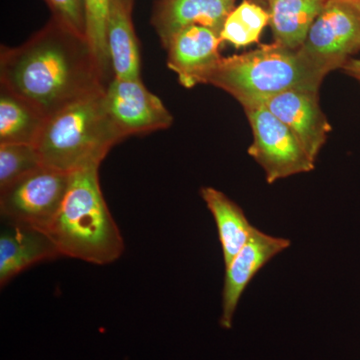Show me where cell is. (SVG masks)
I'll return each mask as SVG.
<instances>
[{
	"label": "cell",
	"instance_id": "20",
	"mask_svg": "<svg viewBox=\"0 0 360 360\" xmlns=\"http://www.w3.org/2000/svg\"><path fill=\"white\" fill-rule=\"evenodd\" d=\"M44 167L33 144H0V189Z\"/></svg>",
	"mask_w": 360,
	"mask_h": 360
},
{
	"label": "cell",
	"instance_id": "16",
	"mask_svg": "<svg viewBox=\"0 0 360 360\" xmlns=\"http://www.w3.org/2000/svg\"><path fill=\"white\" fill-rule=\"evenodd\" d=\"M274 41L290 49L302 46L328 0H267Z\"/></svg>",
	"mask_w": 360,
	"mask_h": 360
},
{
	"label": "cell",
	"instance_id": "21",
	"mask_svg": "<svg viewBox=\"0 0 360 360\" xmlns=\"http://www.w3.org/2000/svg\"><path fill=\"white\" fill-rule=\"evenodd\" d=\"M51 9L54 20L86 37L84 0H44Z\"/></svg>",
	"mask_w": 360,
	"mask_h": 360
},
{
	"label": "cell",
	"instance_id": "19",
	"mask_svg": "<svg viewBox=\"0 0 360 360\" xmlns=\"http://www.w3.org/2000/svg\"><path fill=\"white\" fill-rule=\"evenodd\" d=\"M84 2L86 39L92 51L96 53L104 73L111 80L115 75L106 45V22L111 0H84Z\"/></svg>",
	"mask_w": 360,
	"mask_h": 360
},
{
	"label": "cell",
	"instance_id": "13",
	"mask_svg": "<svg viewBox=\"0 0 360 360\" xmlns=\"http://www.w3.org/2000/svg\"><path fill=\"white\" fill-rule=\"evenodd\" d=\"M61 257L51 236L32 227L6 224L0 236V284L40 262Z\"/></svg>",
	"mask_w": 360,
	"mask_h": 360
},
{
	"label": "cell",
	"instance_id": "5",
	"mask_svg": "<svg viewBox=\"0 0 360 360\" xmlns=\"http://www.w3.org/2000/svg\"><path fill=\"white\" fill-rule=\"evenodd\" d=\"M71 174L41 167L0 189V212L6 224L44 232L60 210Z\"/></svg>",
	"mask_w": 360,
	"mask_h": 360
},
{
	"label": "cell",
	"instance_id": "17",
	"mask_svg": "<svg viewBox=\"0 0 360 360\" xmlns=\"http://www.w3.org/2000/svg\"><path fill=\"white\" fill-rule=\"evenodd\" d=\"M46 117L32 104L6 89L0 92V144H33Z\"/></svg>",
	"mask_w": 360,
	"mask_h": 360
},
{
	"label": "cell",
	"instance_id": "10",
	"mask_svg": "<svg viewBox=\"0 0 360 360\" xmlns=\"http://www.w3.org/2000/svg\"><path fill=\"white\" fill-rule=\"evenodd\" d=\"M262 103L290 127L309 155L316 160L331 131L330 123L319 104V91L288 90Z\"/></svg>",
	"mask_w": 360,
	"mask_h": 360
},
{
	"label": "cell",
	"instance_id": "4",
	"mask_svg": "<svg viewBox=\"0 0 360 360\" xmlns=\"http://www.w3.org/2000/svg\"><path fill=\"white\" fill-rule=\"evenodd\" d=\"M324 77L298 49L274 41L243 54L221 58L206 73L201 84L224 90L245 106L262 103L288 90L319 91Z\"/></svg>",
	"mask_w": 360,
	"mask_h": 360
},
{
	"label": "cell",
	"instance_id": "9",
	"mask_svg": "<svg viewBox=\"0 0 360 360\" xmlns=\"http://www.w3.org/2000/svg\"><path fill=\"white\" fill-rule=\"evenodd\" d=\"M290 239L276 238L255 227L252 236L231 264L225 267L219 324L231 329L239 300L250 281L272 258L288 250Z\"/></svg>",
	"mask_w": 360,
	"mask_h": 360
},
{
	"label": "cell",
	"instance_id": "15",
	"mask_svg": "<svg viewBox=\"0 0 360 360\" xmlns=\"http://www.w3.org/2000/svg\"><path fill=\"white\" fill-rule=\"evenodd\" d=\"M200 195L217 224L224 266L243 250L255 227L251 225L243 208L213 187H202Z\"/></svg>",
	"mask_w": 360,
	"mask_h": 360
},
{
	"label": "cell",
	"instance_id": "14",
	"mask_svg": "<svg viewBox=\"0 0 360 360\" xmlns=\"http://www.w3.org/2000/svg\"><path fill=\"white\" fill-rule=\"evenodd\" d=\"M134 0H111L106 22V45L113 75L118 79H139L141 59L132 11Z\"/></svg>",
	"mask_w": 360,
	"mask_h": 360
},
{
	"label": "cell",
	"instance_id": "23",
	"mask_svg": "<svg viewBox=\"0 0 360 360\" xmlns=\"http://www.w3.org/2000/svg\"><path fill=\"white\" fill-rule=\"evenodd\" d=\"M345 1H347L354 9L360 20V0H345Z\"/></svg>",
	"mask_w": 360,
	"mask_h": 360
},
{
	"label": "cell",
	"instance_id": "12",
	"mask_svg": "<svg viewBox=\"0 0 360 360\" xmlns=\"http://www.w3.org/2000/svg\"><path fill=\"white\" fill-rule=\"evenodd\" d=\"M236 0H158L151 23L167 49L172 37L188 26L200 25L221 32Z\"/></svg>",
	"mask_w": 360,
	"mask_h": 360
},
{
	"label": "cell",
	"instance_id": "2",
	"mask_svg": "<svg viewBox=\"0 0 360 360\" xmlns=\"http://www.w3.org/2000/svg\"><path fill=\"white\" fill-rule=\"evenodd\" d=\"M99 167L71 174L65 200L47 233L61 257L106 265L122 257L124 241L104 200Z\"/></svg>",
	"mask_w": 360,
	"mask_h": 360
},
{
	"label": "cell",
	"instance_id": "7",
	"mask_svg": "<svg viewBox=\"0 0 360 360\" xmlns=\"http://www.w3.org/2000/svg\"><path fill=\"white\" fill-rule=\"evenodd\" d=\"M360 51V20L345 0H328L298 51L326 77Z\"/></svg>",
	"mask_w": 360,
	"mask_h": 360
},
{
	"label": "cell",
	"instance_id": "6",
	"mask_svg": "<svg viewBox=\"0 0 360 360\" xmlns=\"http://www.w3.org/2000/svg\"><path fill=\"white\" fill-rule=\"evenodd\" d=\"M243 110L253 135L248 155L264 168L267 184L314 169L315 160L302 142L264 103L248 104Z\"/></svg>",
	"mask_w": 360,
	"mask_h": 360
},
{
	"label": "cell",
	"instance_id": "8",
	"mask_svg": "<svg viewBox=\"0 0 360 360\" xmlns=\"http://www.w3.org/2000/svg\"><path fill=\"white\" fill-rule=\"evenodd\" d=\"M106 110L123 136L150 134L172 127L174 116L160 97L139 79L113 77L104 94Z\"/></svg>",
	"mask_w": 360,
	"mask_h": 360
},
{
	"label": "cell",
	"instance_id": "18",
	"mask_svg": "<svg viewBox=\"0 0 360 360\" xmlns=\"http://www.w3.org/2000/svg\"><path fill=\"white\" fill-rule=\"evenodd\" d=\"M269 21V11L250 0H243L225 20L220 39L238 49L257 44Z\"/></svg>",
	"mask_w": 360,
	"mask_h": 360
},
{
	"label": "cell",
	"instance_id": "3",
	"mask_svg": "<svg viewBox=\"0 0 360 360\" xmlns=\"http://www.w3.org/2000/svg\"><path fill=\"white\" fill-rule=\"evenodd\" d=\"M104 94L84 97L46 118L34 143L44 167L68 174L101 167L125 139L108 115Z\"/></svg>",
	"mask_w": 360,
	"mask_h": 360
},
{
	"label": "cell",
	"instance_id": "11",
	"mask_svg": "<svg viewBox=\"0 0 360 360\" xmlns=\"http://www.w3.org/2000/svg\"><path fill=\"white\" fill-rule=\"evenodd\" d=\"M219 33L205 26L193 25L180 30L168 44L167 66L176 73L180 84L193 89L201 84L206 73L222 56Z\"/></svg>",
	"mask_w": 360,
	"mask_h": 360
},
{
	"label": "cell",
	"instance_id": "22",
	"mask_svg": "<svg viewBox=\"0 0 360 360\" xmlns=\"http://www.w3.org/2000/svg\"><path fill=\"white\" fill-rule=\"evenodd\" d=\"M342 70L360 84V58L349 59L347 65L343 66Z\"/></svg>",
	"mask_w": 360,
	"mask_h": 360
},
{
	"label": "cell",
	"instance_id": "1",
	"mask_svg": "<svg viewBox=\"0 0 360 360\" xmlns=\"http://www.w3.org/2000/svg\"><path fill=\"white\" fill-rule=\"evenodd\" d=\"M110 82L86 37L54 18L20 46L1 47V89L27 101L46 118L105 91Z\"/></svg>",
	"mask_w": 360,
	"mask_h": 360
}]
</instances>
